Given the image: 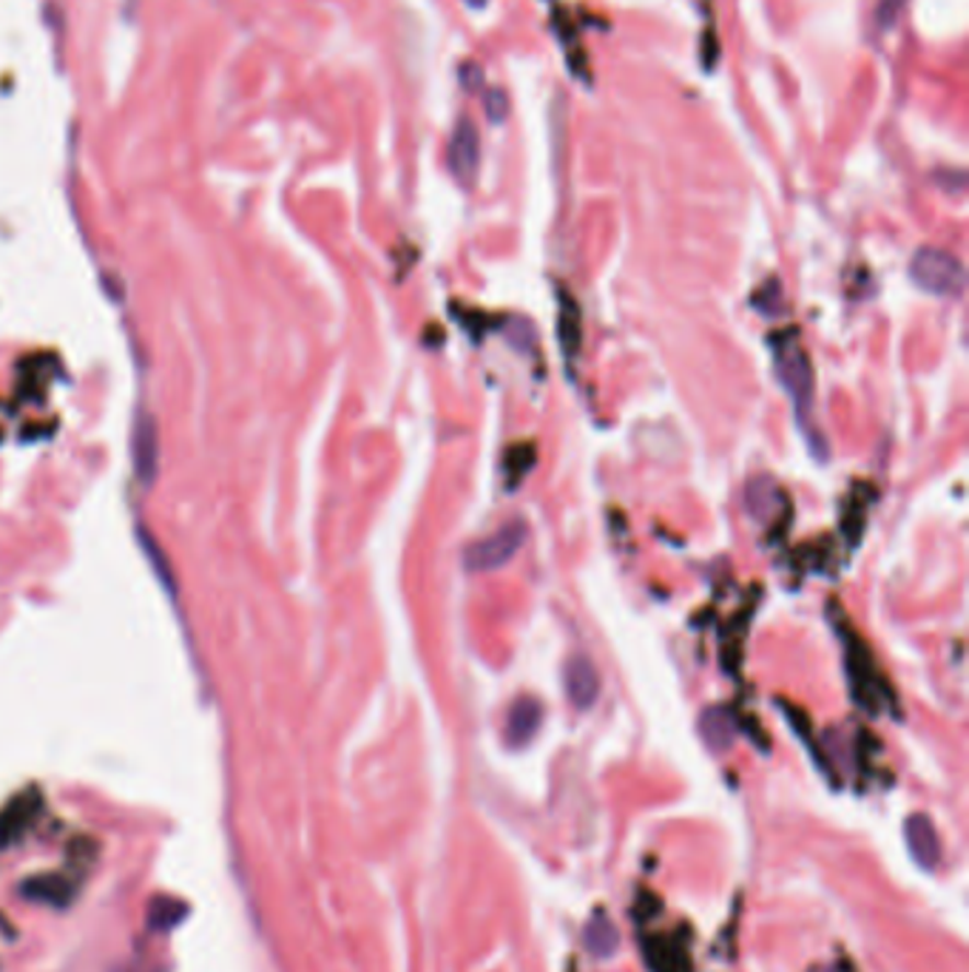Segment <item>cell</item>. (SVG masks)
<instances>
[{"instance_id": "cell-1", "label": "cell", "mask_w": 969, "mask_h": 972, "mask_svg": "<svg viewBox=\"0 0 969 972\" xmlns=\"http://www.w3.org/2000/svg\"><path fill=\"white\" fill-rule=\"evenodd\" d=\"M526 531H529V526L523 524V521H510V524H503L501 529L487 535V538L475 540L467 552H464V563H467L469 572L475 574L503 569L510 560H515V554L523 549V544H526Z\"/></svg>"}, {"instance_id": "cell-2", "label": "cell", "mask_w": 969, "mask_h": 972, "mask_svg": "<svg viewBox=\"0 0 969 972\" xmlns=\"http://www.w3.org/2000/svg\"><path fill=\"white\" fill-rule=\"evenodd\" d=\"M910 276L933 296H956L964 290V265L942 248H921L910 262Z\"/></svg>"}, {"instance_id": "cell-3", "label": "cell", "mask_w": 969, "mask_h": 972, "mask_svg": "<svg viewBox=\"0 0 969 972\" xmlns=\"http://www.w3.org/2000/svg\"><path fill=\"white\" fill-rule=\"evenodd\" d=\"M776 370H779L782 387L794 399L796 419H799V424H805L810 404H813V370H810V362L802 347L794 342L785 344L779 356H776Z\"/></svg>"}, {"instance_id": "cell-4", "label": "cell", "mask_w": 969, "mask_h": 972, "mask_svg": "<svg viewBox=\"0 0 969 972\" xmlns=\"http://www.w3.org/2000/svg\"><path fill=\"white\" fill-rule=\"evenodd\" d=\"M447 165L458 185L472 188L478 180V169H481V137H478L472 119H460L455 126L453 137H449Z\"/></svg>"}, {"instance_id": "cell-5", "label": "cell", "mask_w": 969, "mask_h": 972, "mask_svg": "<svg viewBox=\"0 0 969 972\" xmlns=\"http://www.w3.org/2000/svg\"><path fill=\"white\" fill-rule=\"evenodd\" d=\"M566 694H569V700L572 706L578 708H589L594 700H597L600 694V677H597V668L592 665V660L578 654L566 663Z\"/></svg>"}, {"instance_id": "cell-6", "label": "cell", "mask_w": 969, "mask_h": 972, "mask_svg": "<svg viewBox=\"0 0 969 972\" xmlns=\"http://www.w3.org/2000/svg\"><path fill=\"white\" fill-rule=\"evenodd\" d=\"M907 845L913 850L915 861L924 865V868H933L935 861H938V854H942V847H938V836H935V827L927 816H915L907 819Z\"/></svg>"}, {"instance_id": "cell-7", "label": "cell", "mask_w": 969, "mask_h": 972, "mask_svg": "<svg viewBox=\"0 0 969 972\" xmlns=\"http://www.w3.org/2000/svg\"><path fill=\"white\" fill-rule=\"evenodd\" d=\"M537 725H540V706L532 697H521L510 711L506 736H510L512 745H526L535 736Z\"/></svg>"}, {"instance_id": "cell-8", "label": "cell", "mask_w": 969, "mask_h": 972, "mask_svg": "<svg viewBox=\"0 0 969 972\" xmlns=\"http://www.w3.org/2000/svg\"><path fill=\"white\" fill-rule=\"evenodd\" d=\"M586 947L594 952V956H612V952L617 950V930L612 927V922L597 918V922L589 924Z\"/></svg>"}, {"instance_id": "cell-9", "label": "cell", "mask_w": 969, "mask_h": 972, "mask_svg": "<svg viewBox=\"0 0 969 972\" xmlns=\"http://www.w3.org/2000/svg\"><path fill=\"white\" fill-rule=\"evenodd\" d=\"M708 717L717 722V728L703 725L705 736H708V742H711L714 748H726L728 742H731V720H728V713L726 711H708Z\"/></svg>"}, {"instance_id": "cell-10", "label": "cell", "mask_w": 969, "mask_h": 972, "mask_svg": "<svg viewBox=\"0 0 969 972\" xmlns=\"http://www.w3.org/2000/svg\"><path fill=\"white\" fill-rule=\"evenodd\" d=\"M907 7V0H879V9H876V26L879 28H893L899 21L901 9Z\"/></svg>"}, {"instance_id": "cell-11", "label": "cell", "mask_w": 969, "mask_h": 972, "mask_svg": "<svg viewBox=\"0 0 969 972\" xmlns=\"http://www.w3.org/2000/svg\"><path fill=\"white\" fill-rule=\"evenodd\" d=\"M487 108H489V117L495 119V123H501V119L506 117V108H510V103H506V94H503L501 89H492V94L487 98Z\"/></svg>"}, {"instance_id": "cell-12", "label": "cell", "mask_w": 969, "mask_h": 972, "mask_svg": "<svg viewBox=\"0 0 969 972\" xmlns=\"http://www.w3.org/2000/svg\"><path fill=\"white\" fill-rule=\"evenodd\" d=\"M467 3L472 9H483V7H487V0H467Z\"/></svg>"}]
</instances>
